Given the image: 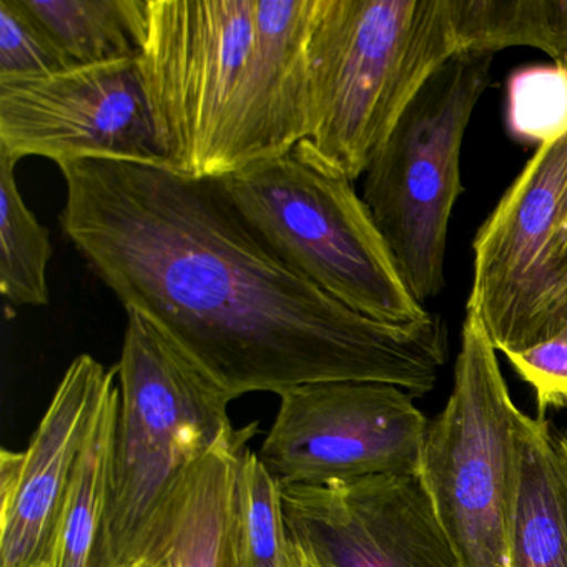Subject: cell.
<instances>
[{
    "label": "cell",
    "instance_id": "ba28073f",
    "mask_svg": "<svg viewBox=\"0 0 567 567\" xmlns=\"http://www.w3.org/2000/svg\"><path fill=\"white\" fill-rule=\"evenodd\" d=\"M427 424L414 398L393 384H301L280 394L258 456L284 487L417 473Z\"/></svg>",
    "mask_w": 567,
    "mask_h": 567
},
{
    "label": "cell",
    "instance_id": "4fadbf2b",
    "mask_svg": "<svg viewBox=\"0 0 567 567\" xmlns=\"http://www.w3.org/2000/svg\"><path fill=\"white\" fill-rule=\"evenodd\" d=\"M507 567H567V430L526 413Z\"/></svg>",
    "mask_w": 567,
    "mask_h": 567
},
{
    "label": "cell",
    "instance_id": "d4e9b609",
    "mask_svg": "<svg viewBox=\"0 0 567 567\" xmlns=\"http://www.w3.org/2000/svg\"><path fill=\"white\" fill-rule=\"evenodd\" d=\"M132 567H167L165 566V559H155V560H142V563L135 564Z\"/></svg>",
    "mask_w": 567,
    "mask_h": 567
},
{
    "label": "cell",
    "instance_id": "7c38bea8",
    "mask_svg": "<svg viewBox=\"0 0 567 567\" xmlns=\"http://www.w3.org/2000/svg\"><path fill=\"white\" fill-rule=\"evenodd\" d=\"M117 370L79 354L28 450L0 453V567H45L82 447Z\"/></svg>",
    "mask_w": 567,
    "mask_h": 567
},
{
    "label": "cell",
    "instance_id": "6da1fadb",
    "mask_svg": "<svg viewBox=\"0 0 567 567\" xmlns=\"http://www.w3.org/2000/svg\"><path fill=\"white\" fill-rule=\"evenodd\" d=\"M62 230L124 305L154 321L231 401L321 381L434 390L447 331L357 313L291 268L245 220L221 178L164 165L61 167Z\"/></svg>",
    "mask_w": 567,
    "mask_h": 567
},
{
    "label": "cell",
    "instance_id": "277c9868",
    "mask_svg": "<svg viewBox=\"0 0 567 567\" xmlns=\"http://www.w3.org/2000/svg\"><path fill=\"white\" fill-rule=\"evenodd\" d=\"M457 54L451 0H320L307 137L295 151L358 181L417 92Z\"/></svg>",
    "mask_w": 567,
    "mask_h": 567
},
{
    "label": "cell",
    "instance_id": "30bf717a",
    "mask_svg": "<svg viewBox=\"0 0 567 567\" xmlns=\"http://www.w3.org/2000/svg\"><path fill=\"white\" fill-rule=\"evenodd\" d=\"M0 152L16 164L44 157L164 165L138 58L0 81Z\"/></svg>",
    "mask_w": 567,
    "mask_h": 567
},
{
    "label": "cell",
    "instance_id": "d6986e66",
    "mask_svg": "<svg viewBox=\"0 0 567 567\" xmlns=\"http://www.w3.org/2000/svg\"><path fill=\"white\" fill-rule=\"evenodd\" d=\"M234 517L240 567H290L284 486L248 446L238 463Z\"/></svg>",
    "mask_w": 567,
    "mask_h": 567
},
{
    "label": "cell",
    "instance_id": "8fae6325",
    "mask_svg": "<svg viewBox=\"0 0 567 567\" xmlns=\"http://www.w3.org/2000/svg\"><path fill=\"white\" fill-rule=\"evenodd\" d=\"M291 540L318 567H461L420 474L284 487Z\"/></svg>",
    "mask_w": 567,
    "mask_h": 567
},
{
    "label": "cell",
    "instance_id": "603a6c76",
    "mask_svg": "<svg viewBox=\"0 0 567 567\" xmlns=\"http://www.w3.org/2000/svg\"><path fill=\"white\" fill-rule=\"evenodd\" d=\"M550 274H553L554 295H556L557 321L560 334L567 333V187L557 218L554 235L553 255H550Z\"/></svg>",
    "mask_w": 567,
    "mask_h": 567
},
{
    "label": "cell",
    "instance_id": "9c48e42d",
    "mask_svg": "<svg viewBox=\"0 0 567 567\" xmlns=\"http://www.w3.org/2000/svg\"><path fill=\"white\" fill-rule=\"evenodd\" d=\"M567 187V134L537 148L474 238L466 313L497 353L560 337L550 255Z\"/></svg>",
    "mask_w": 567,
    "mask_h": 567
},
{
    "label": "cell",
    "instance_id": "484cf974",
    "mask_svg": "<svg viewBox=\"0 0 567 567\" xmlns=\"http://www.w3.org/2000/svg\"><path fill=\"white\" fill-rule=\"evenodd\" d=\"M559 65H563V68H566L567 69V58L564 59V62H560Z\"/></svg>",
    "mask_w": 567,
    "mask_h": 567
},
{
    "label": "cell",
    "instance_id": "e0dca14e",
    "mask_svg": "<svg viewBox=\"0 0 567 567\" xmlns=\"http://www.w3.org/2000/svg\"><path fill=\"white\" fill-rule=\"evenodd\" d=\"M16 162L0 152V293L12 307H48V267L54 255L48 228L25 205Z\"/></svg>",
    "mask_w": 567,
    "mask_h": 567
},
{
    "label": "cell",
    "instance_id": "44dd1931",
    "mask_svg": "<svg viewBox=\"0 0 567 567\" xmlns=\"http://www.w3.org/2000/svg\"><path fill=\"white\" fill-rule=\"evenodd\" d=\"M74 69L22 0H0V81Z\"/></svg>",
    "mask_w": 567,
    "mask_h": 567
},
{
    "label": "cell",
    "instance_id": "5bb4252c",
    "mask_svg": "<svg viewBox=\"0 0 567 567\" xmlns=\"http://www.w3.org/2000/svg\"><path fill=\"white\" fill-rule=\"evenodd\" d=\"M258 423L235 430L192 474L172 520L164 559L167 567H240L235 537V481L241 453Z\"/></svg>",
    "mask_w": 567,
    "mask_h": 567
},
{
    "label": "cell",
    "instance_id": "9a60e30c",
    "mask_svg": "<svg viewBox=\"0 0 567 567\" xmlns=\"http://www.w3.org/2000/svg\"><path fill=\"white\" fill-rule=\"evenodd\" d=\"M118 378L102 400L55 524L45 567H97L117 430Z\"/></svg>",
    "mask_w": 567,
    "mask_h": 567
},
{
    "label": "cell",
    "instance_id": "52a82bcc",
    "mask_svg": "<svg viewBox=\"0 0 567 567\" xmlns=\"http://www.w3.org/2000/svg\"><path fill=\"white\" fill-rule=\"evenodd\" d=\"M493 55L457 54L408 105L364 172L363 198L411 293L424 303L446 285L447 230L461 184V151Z\"/></svg>",
    "mask_w": 567,
    "mask_h": 567
},
{
    "label": "cell",
    "instance_id": "ffe728a7",
    "mask_svg": "<svg viewBox=\"0 0 567 567\" xmlns=\"http://www.w3.org/2000/svg\"><path fill=\"white\" fill-rule=\"evenodd\" d=\"M509 134L537 147L567 134V69L529 65L511 74L506 89Z\"/></svg>",
    "mask_w": 567,
    "mask_h": 567
},
{
    "label": "cell",
    "instance_id": "7402d4cb",
    "mask_svg": "<svg viewBox=\"0 0 567 567\" xmlns=\"http://www.w3.org/2000/svg\"><path fill=\"white\" fill-rule=\"evenodd\" d=\"M504 357L536 393L539 416L567 410V333Z\"/></svg>",
    "mask_w": 567,
    "mask_h": 567
},
{
    "label": "cell",
    "instance_id": "7a4b0ae2",
    "mask_svg": "<svg viewBox=\"0 0 567 567\" xmlns=\"http://www.w3.org/2000/svg\"><path fill=\"white\" fill-rule=\"evenodd\" d=\"M320 0H125L165 167L225 178L307 137Z\"/></svg>",
    "mask_w": 567,
    "mask_h": 567
},
{
    "label": "cell",
    "instance_id": "cb8c5ba5",
    "mask_svg": "<svg viewBox=\"0 0 567 567\" xmlns=\"http://www.w3.org/2000/svg\"><path fill=\"white\" fill-rule=\"evenodd\" d=\"M290 567H318L303 549L291 540Z\"/></svg>",
    "mask_w": 567,
    "mask_h": 567
},
{
    "label": "cell",
    "instance_id": "2e32d148",
    "mask_svg": "<svg viewBox=\"0 0 567 567\" xmlns=\"http://www.w3.org/2000/svg\"><path fill=\"white\" fill-rule=\"evenodd\" d=\"M461 54L494 55L507 48L567 58V0H451Z\"/></svg>",
    "mask_w": 567,
    "mask_h": 567
},
{
    "label": "cell",
    "instance_id": "5b68a950",
    "mask_svg": "<svg viewBox=\"0 0 567 567\" xmlns=\"http://www.w3.org/2000/svg\"><path fill=\"white\" fill-rule=\"evenodd\" d=\"M245 220L324 293L381 323L430 315L353 182L297 151L221 178Z\"/></svg>",
    "mask_w": 567,
    "mask_h": 567
},
{
    "label": "cell",
    "instance_id": "3957f363",
    "mask_svg": "<svg viewBox=\"0 0 567 567\" xmlns=\"http://www.w3.org/2000/svg\"><path fill=\"white\" fill-rule=\"evenodd\" d=\"M117 430L97 567L164 554L198 464L234 433L230 398L145 315L127 311Z\"/></svg>",
    "mask_w": 567,
    "mask_h": 567
},
{
    "label": "cell",
    "instance_id": "8992f818",
    "mask_svg": "<svg viewBox=\"0 0 567 567\" xmlns=\"http://www.w3.org/2000/svg\"><path fill=\"white\" fill-rule=\"evenodd\" d=\"M520 416L493 341L466 313L453 391L427 424L417 470L461 567H507Z\"/></svg>",
    "mask_w": 567,
    "mask_h": 567
},
{
    "label": "cell",
    "instance_id": "ac0fdd59",
    "mask_svg": "<svg viewBox=\"0 0 567 567\" xmlns=\"http://www.w3.org/2000/svg\"><path fill=\"white\" fill-rule=\"evenodd\" d=\"M74 68L138 58L125 0H22Z\"/></svg>",
    "mask_w": 567,
    "mask_h": 567
}]
</instances>
